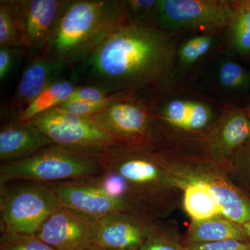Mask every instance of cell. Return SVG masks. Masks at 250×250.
Returning a JSON list of instances; mask_svg holds the SVG:
<instances>
[{
  "label": "cell",
  "instance_id": "12",
  "mask_svg": "<svg viewBox=\"0 0 250 250\" xmlns=\"http://www.w3.org/2000/svg\"><path fill=\"white\" fill-rule=\"evenodd\" d=\"M97 220L59 206L36 236L56 250H83L94 246Z\"/></svg>",
  "mask_w": 250,
  "mask_h": 250
},
{
  "label": "cell",
  "instance_id": "13",
  "mask_svg": "<svg viewBox=\"0 0 250 250\" xmlns=\"http://www.w3.org/2000/svg\"><path fill=\"white\" fill-rule=\"evenodd\" d=\"M68 69L43 54L29 57L10 104V110L19 113L37 98L49 84Z\"/></svg>",
  "mask_w": 250,
  "mask_h": 250
},
{
  "label": "cell",
  "instance_id": "2",
  "mask_svg": "<svg viewBox=\"0 0 250 250\" xmlns=\"http://www.w3.org/2000/svg\"><path fill=\"white\" fill-rule=\"evenodd\" d=\"M127 20L124 1L69 0L41 54L70 70Z\"/></svg>",
  "mask_w": 250,
  "mask_h": 250
},
{
  "label": "cell",
  "instance_id": "28",
  "mask_svg": "<svg viewBox=\"0 0 250 250\" xmlns=\"http://www.w3.org/2000/svg\"><path fill=\"white\" fill-rule=\"evenodd\" d=\"M124 1L129 21L137 22H152L157 0H127Z\"/></svg>",
  "mask_w": 250,
  "mask_h": 250
},
{
  "label": "cell",
  "instance_id": "25",
  "mask_svg": "<svg viewBox=\"0 0 250 250\" xmlns=\"http://www.w3.org/2000/svg\"><path fill=\"white\" fill-rule=\"evenodd\" d=\"M0 250H56L36 235L1 233Z\"/></svg>",
  "mask_w": 250,
  "mask_h": 250
},
{
  "label": "cell",
  "instance_id": "3",
  "mask_svg": "<svg viewBox=\"0 0 250 250\" xmlns=\"http://www.w3.org/2000/svg\"><path fill=\"white\" fill-rule=\"evenodd\" d=\"M100 156L52 145L26 159L0 166V187L16 180L53 184L91 178L104 172Z\"/></svg>",
  "mask_w": 250,
  "mask_h": 250
},
{
  "label": "cell",
  "instance_id": "19",
  "mask_svg": "<svg viewBox=\"0 0 250 250\" xmlns=\"http://www.w3.org/2000/svg\"><path fill=\"white\" fill-rule=\"evenodd\" d=\"M250 139V120L241 110L229 112L224 118L213 143V149L228 154Z\"/></svg>",
  "mask_w": 250,
  "mask_h": 250
},
{
  "label": "cell",
  "instance_id": "20",
  "mask_svg": "<svg viewBox=\"0 0 250 250\" xmlns=\"http://www.w3.org/2000/svg\"><path fill=\"white\" fill-rule=\"evenodd\" d=\"M184 205L192 220L221 216L218 202L213 193L200 179H192L187 184L184 192Z\"/></svg>",
  "mask_w": 250,
  "mask_h": 250
},
{
  "label": "cell",
  "instance_id": "33",
  "mask_svg": "<svg viewBox=\"0 0 250 250\" xmlns=\"http://www.w3.org/2000/svg\"><path fill=\"white\" fill-rule=\"evenodd\" d=\"M83 250H112L109 249H106V248H101V247L93 246L90 247V248H87V249Z\"/></svg>",
  "mask_w": 250,
  "mask_h": 250
},
{
  "label": "cell",
  "instance_id": "22",
  "mask_svg": "<svg viewBox=\"0 0 250 250\" xmlns=\"http://www.w3.org/2000/svg\"><path fill=\"white\" fill-rule=\"evenodd\" d=\"M0 47H22L12 0L0 1Z\"/></svg>",
  "mask_w": 250,
  "mask_h": 250
},
{
  "label": "cell",
  "instance_id": "18",
  "mask_svg": "<svg viewBox=\"0 0 250 250\" xmlns=\"http://www.w3.org/2000/svg\"><path fill=\"white\" fill-rule=\"evenodd\" d=\"M200 179L213 193L222 217L241 225L250 223V205L233 187L219 179Z\"/></svg>",
  "mask_w": 250,
  "mask_h": 250
},
{
  "label": "cell",
  "instance_id": "9",
  "mask_svg": "<svg viewBox=\"0 0 250 250\" xmlns=\"http://www.w3.org/2000/svg\"><path fill=\"white\" fill-rule=\"evenodd\" d=\"M158 228L152 214L146 210L118 212L97 220L94 246L112 250H139Z\"/></svg>",
  "mask_w": 250,
  "mask_h": 250
},
{
  "label": "cell",
  "instance_id": "26",
  "mask_svg": "<svg viewBox=\"0 0 250 250\" xmlns=\"http://www.w3.org/2000/svg\"><path fill=\"white\" fill-rule=\"evenodd\" d=\"M220 84L230 90L243 89L250 84V75L244 67L232 61H226L218 70Z\"/></svg>",
  "mask_w": 250,
  "mask_h": 250
},
{
  "label": "cell",
  "instance_id": "31",
  "mask_svg": "<svg viewBox=\"0 0 250 250\" xmlns=\"http://www.w3.org/2000/svg\"><path fill=\"white\" fill-rule=\"evenodd\" d=\"M21 47H0V81L1 83L8 77L20 56L24 52Z\"/></svg>",
  "mask_w": 250,
  "mask_h": 250
},
{
  "label": "cell",
  "instance_id": "29",
  "mask_svg": "<svg viewBox=\"0 0 250 250\" xmlns=\"http://www.w3.org/2000/svg\"><path fill=\"white\" fill-rule=\"evenodd\" d=\"M139 250H188L185 245L163 233L158 228Z\"/></svg>",
  "mask_w": 250,
  "mask_h": 250
},
{
  "label": "cell",
  "instance_id": "35",
  "mask_svg": "<svg viewBox=\"0 0 250 250\" xmlns=\"http://www.w3.org/2000/svg\"><path fill=\"white\" fill-rule=\"evenodd\" d=\"M247 115H248V117H249L250 120V106L249 108H248V112H247Z\"/></svg>",
  "mask_w": 250,
  "mask_h": 250
},
{
  "label": "cell",
  "instance_id": "14",
  "mask_svg": "<svg viewBox=\"0 0 250 250\" xmlns=\"http://www.w3.org/2000/svg\"><path fill=\"white\" fill-rule=\"evenodd\" d=\"M52 145L48 137L29 122L22 123L14 118L1 125V164L26 159Z\"/></svg>",
  "mask_w": 250,
  "mask_h": 250
},
{
  "label": "cell",
  "instance_id": "34",
  "mask_svg": "<svg viewBox=\"0 0 250 250\" xmlns=\"http://www.w3.org/2000/svg\"><path fill=\"white\" fill-rule=\"evenodd\" d=\"M243 226L244 227L245 229L246 230V232L248 233V236L250 238V223L245 224Z\"/></svg>",
  "mask_w": 250,
  "mask_h": 250
},
{
  "label": "cell",
  "instance_id": "8",
  "mask_svg": "<svg viewBox=\"0 0 250 250\" xmlns=\"http://www.w3.org/2000/svg\"><path fill=\"white\" fill-rule=\"evenodd\" d=\"M92 118L122 146L149 147L152 143L154 120L137 93L115 102Z\"/></svg>",
  "mask_w": 250,
  "mask_h": 250
},
{
  "label": "cell",
  "instance_id": "6",
  "mask_svg": "<svg viewBox=\"0 0 250 250\" xmlns=\"http://www.w3.org/2000/svg\"><path fill=\"white\" fill-rule=\"evenodd\" d=\"M52 143L72 150L100 156L122 146L102 129L92 116L76 114L60 107L52 108L29 121Z\"/></svg>",
  "mask_w": 250,
  "mask_h": 250
},
{
  "label": "cell",
  "instance_id": "30",
  "mask_svg": "<svg viewBox=\"0 0 250 250\" xmlns=\"http://www.w3.org/2000/svg\"><path fill=\"white\" fill-rule=\"evenodd\" d=\"M113 93L99 85L81 84L77 85L66 103L100 101Z\"/></svg>",
  "mask_w": 250,
  "mask_h": 250
},
{
  "label": "cell",
  "instance_id": "17",
  "mask_svg": "<svg viewBox=\"0 0 250 250\" xmlns=\"http://www.w3.org/2000/svg\"><path fill=\"white\" fill-rule=\"evenodd\" d=\"M78 83L73 79L60 77L15 117L18 121L28 123L33 118L66 103Z\"/></svg>",
  "mask_w": 250,
  "mask_h": 250
},
{
  "label": "cell",
  "instance_id": "11",
  "mask_svg": "<svg viewBox=\"0 0 250 250\" xmlns=\"http://www.w3.org/2000/svg\"><path fill=\"white\" fill-rule=\"evenodd\" d=\"M50 184L61 206L96 220L118 212L143 210L132 202L112 197L88 179Z\"/></svg>",
  "mask_w": 250,
  "mask_h": 250
},
{
  "label": "cell",
  "instance_id": "10",
  "mask_svg": "<svg viewBox=\"0 0 250 250\" xmlns=\"http://www.w3.org/2000/svg\"><path fill=\"white\" fill-rule=\"evenodd\" d=\"M69 0H12L22 48L34 57L42 53Z\"/></svg>",
  "mask_w": 250,
  "mask_h": 250
},
{
  "label": "cell",
  "instance_id": "15",
  "mask_svg": "<svg viewBox=\"0 0 250 250\" xmlns=\"http://www.w3.org/2000/svg\"><path fill=\"white\" fill-rule=\"evenodd\" d=\"M146 105L154 118L160 117L168 124L188 131L203 129L213 119L210 106L194 100L177 99L166 103L161 108Z\"/></svg>",
  "mask_w": 250,
  "mask_h": 250
},
{
  "label": "cell",
  "instance_id": "5",
  "mask_svg": "<svg viewBox=\"0 0 250 250\" xmlns=\"http://www.w3.org/2000/svg\"><path fill=\"white\" fill-rule=\"evenodd\" d=\"M1 232L36 235L60 206L50 184L32 182L8 188L1 187Z\"/></svg>",
  "mask_w": 250,
  "mask_h": 250
},
{
  "label": "cell",
  "instance_id": "24",
  "mask_svg": "<svg viewBox=\"0 0 250 250\" xmlns=\"http://www.w3.org/2000/svg\"><path fill=\"white\" fill-rule=\"evenodd\" d=\"M137 93L132 91L116 92L108 97L96 102H72L65 103L59 107L76 114L82 116H92L100 112L104 111L115 102Z\"/></svg>",
  "mask_w": 250,
  "mask_h": 250
},
{
  "label": "cell",
  "instance_id": "32",
  "mask_svg": "<svg viewBox=\"0 0 250 250\" xmlns=\"http://www.w3.org/2000/svg\"><path fill=\"white\" fill-rule=\"evenodd\" d=\"M186 246L188 250H250V243L238 240H226Z\"/></svg>",
  "mask_w": 250,
  "mask_h": 250
},
{
  "label": "cell",
  "instance_id": "16",
  "mask_svg": "<svg viewBox=\"0 0 250 250\" xmlns=\"http://www.w3.org/2000/svg\"><path fill=\"white\" fill-rule=\"evenodd\" d=\"M248 233L240 224L221 216L203 220H192L187 238V245L202 244L226 240L246 241Z\"/></svg>",
  "mask_w": 250,
  "mask_h": 250
},
{
  "label": "cell",
  "instance_id": "27",
  "mask_svg": "<svg viewBox=\"0 0 250 250\" xmlns=\"http://www.w3.org/2000/svg\"><path fill=\"white\" fill-rule=\"evenodd\" d=\"M213 42V38L208 35L198 36L189 39L179 49V62L184 65H191L207 54Z\"/></svg>",
  "mask_w": 250,
  "mask_h": 250
},
{
  "label": "cell",
  "instance_id": "23",
  "mask_svg": "<svg viewBox=\"0 0 250 250\" xmlns=\"http://www.w3.org/2000/svg\"><path fill=\"white\" fill-rule=\"evenodd\" d=\"M88 179L103 188L112 197L127 200L141 208L133 200L127 182L120 174L111 171H104V172L100 175Z\"/></svg>",
  "mask_w": 250,
  "mask_h": 250
},
{
  "label": "cell",
  "instance_id": "4",
  "mask_svg": "<svg viewBox=\"0 0 250 250\" xmlns=\"http://www.w3.org/2000/svg\"><path fill=\"white\" fill-rule=\"evenodd\" d=\"M104 171L120 174L129 185L134 201L153 215L167 182L160 157L149 147L118 146L100 156Z\"/></svg>",
  "mask_w": 250,
  "mask_h": 250
},
{
  "label": "cell",
  "instance_id": "1",
  "mask_svg": "<svg viewBox=\"0 0 250 250\" xmlns=\"http://www.w3.org/2000/svg\"><path fill=\"white\" fill-rule=\"evenodd\" d=\"M175 59L173 42L165 31L153 22L128 19L70 69V77L79 85H97L111 93L156 91L170 83Z\"/></svg>",
  "mask_w": 250,
  "mask_h": 250
},
{
  "label": "cell",
  "instance_id": "7",
  "mask_svg": "<svg viewBox=\"0 0 250 250\" xmlns=\"http://www.w3.org/2000/svg\"><path fill=\"white\" fill-rule=\"evenodd\" d=\"M233 3L217 0H157L152 22L159 29L213 30L229 27Z\"/></svg>",
  "mask_w": 250,
  "mask_h": 250
},
{
  "label": "cell",
  "instance_id": "21",
  "mask_svg": "<svg viewBox=\"0 0 250 250\" xmlns=\"http://www.w3.org/2000/svg\"><path fill=\"white\" fill-rule=\"evenodd\" d=\"M230 41L242 55L250 53V0L233 3V14L229 25Z\"/></svg>",
  "mask_w": 250,
  "mask_h": 250
}]
</instances>
